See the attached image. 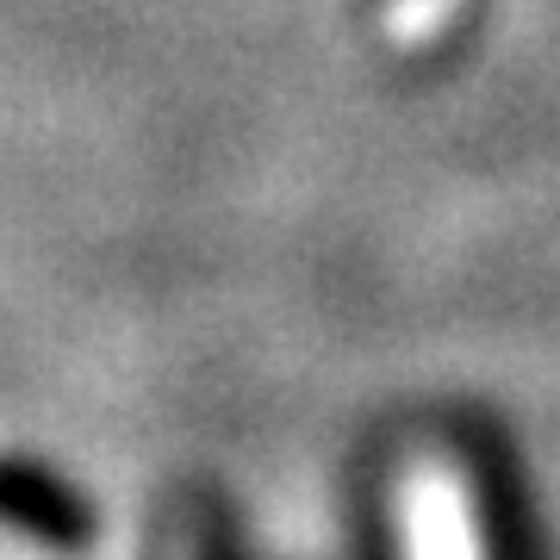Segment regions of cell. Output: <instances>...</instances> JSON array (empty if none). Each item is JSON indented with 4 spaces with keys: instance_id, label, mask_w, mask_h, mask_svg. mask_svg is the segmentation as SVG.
<instances>
[{
    "instance_id": "6da1fadb",
    "label": "cell",
    "mask_w": 560,
    "mask_h": 560,
    "mask_svg": "<svg viewBox=\"0 0 560 560\" xmlns=\"http://www.w3.org/2000/svg\"><path fill=\"white\" fill-rule=\"evenodd\" d=\"M405 536H411V560H486L460 467H448L436 455H423L411 467V480H405Z\"/></svg>"
},
{
    "instance_id": "7a4b0ae2",
    "label": "cell",
    "mask_w": 560,
    "mask_h": 560,
    "mask_svg": "<svg viewBox=\"0 0 560 560\" xmlns=\"http://www.w3.org/2000/svg\"><path fill=\"white\" fill-rule=\"evenodd\" d=\"M480 0H374V44L386 57H436Z\"/></svg>"
}]
</instances>
